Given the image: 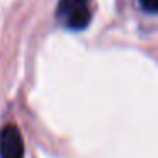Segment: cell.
<instances>
[{
	"label": "cell",
	"mask_w": 158,
	"mask_h": 158,
	"mask_svg": "<svg viewBox=\"0 0 158 158\" xmlns=\"http://www.w3.org/2000/svg\"><path fill=\"white\" fill-rule=\"evenodd\" d=\"M58 17L68 29H85L90 22L89 0H61Z\"/></svg>",
	"instance_id": "1"
},
{
	"label": "cell",
	"mask_w": 158,
	"mask_h": 158,
	"mask_svg": "<svg viewBox=\"0 0 158 158\" xmlns=\"http://www.w3.org/2000/svg\"><path fill=\"white\" fill-rule=\"evenodd\" d=\"M139 4L146 12H151V14L158 12V0H139Z\"/></svg>",
	"instance_id": "3"
},
{
	"label": "cell",
	"mask_w": 158,
	"mask_h": 158,
	"mask_svg": "<svg viewBox=\"0 0 158 158\" xmlns=\"http://www.w3.org/2000/svg\"><path fill=\"white\" fill-rule=\"evenodd\" d=\"M0 158H24V139L15 124H7L0 131Z\"/></svg>",
	"instance_id": "2"
}]
</instances>
